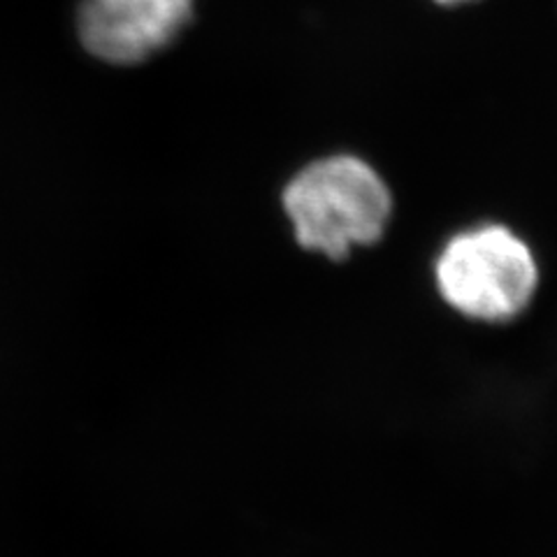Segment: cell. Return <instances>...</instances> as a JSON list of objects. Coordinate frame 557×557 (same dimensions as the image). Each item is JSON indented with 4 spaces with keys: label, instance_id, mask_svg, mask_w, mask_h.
<instances>
[{
    "label": "cell",
    "instance_id": "obj_1",
    "mask_svg": "<svg viewBox=\"0 0 557 557\" xmlns=\"http://www.w3.org/2000/svg\"><path fill=\"white\" fill-rule=\"evenodd\" d=\"M282 202L300 247L330 260L379 242L393 214L388 184L370 163L348 153L302 168L286 184Z\"/></svg>",
    "mask_w": 557,
    "mask_h": 557
},
{
    "label": "cell",
    "instance_id": "obj_2",
    "mask_svg": "<svg viewBox=\"0 0 557 557\" xmlns=\"http://www.w3.org/2000/svg\"><path fill=\"white\" fill-rule=\"evenodd\" d=\"M444 302L467 319L504 323L520 317L539 286L530 244L502 223H481L453 235L434 260Z\"/></svg>",
    "mask_w": 557,
    "mask_h": 557
},
{
    "label": "cell",
    "instance_id": "obj_3",
    "mask_svg": "<svg viewBox=\"0 0 557 557\" xmlns=\"http://www.w3.org/2000/svg\"><path fill=\"white\" fill-rule=\"evenodd\" d=\"M194 5L196 0H86L79 38L100 61L135 65L180 38Z\"/></svg>",
    "mask_w": 557,
    "mask_h": 557
},
{
    "label": "cell",
    "instance_id": "obj_4",
    "mask_svg": "<svg viewBox=\"0 0 557 557\" xmlns=\"http://www.w3.org/2000/svg\"><path fill=\"white\" fill-rule=\"evenodd\" d=\"M440 5H465V3H472V0H437Z\"/></svg>",
    "mask_w": 557,
    "mask_h": 557
}]
</instances>
